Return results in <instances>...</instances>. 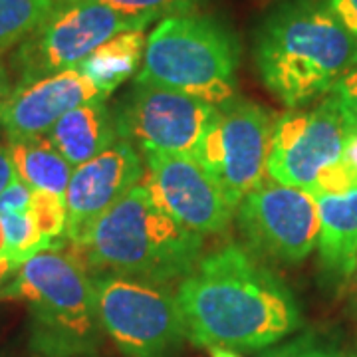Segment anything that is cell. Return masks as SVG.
I'll return each instance as SVG.
<instances>
[{
	"mask_svg": "<svg viewBox=\"0 0 357 357\" xmlns=\"http://www.w3.org/2000/svg\"><path fill=\"white\" fill-rule=\"evenodd\" d=\"M175 296L189 340L201 347L255 351L302 324L292 290L236 244L201 258Z\"/></svg>",
	"mask_w": 357,
	"mask_h": 357,
	"instance_id": "6da1fadb",
	"label": "cell"
},
{
	"mask_svg": "<svg viewBox=\"0 0 357 357\" xmlns=\"http://www.w3.org/2000/svg\"><path fill=\"white\" fill-rule=\"evenodd\" d=\"M255 62L268 91L298 109L356 72L357 36L332 0H282L256 32Z\"/></svg>",
	"mask_w": 357,
	"mask_h": 357,
	"instance_id": "7a4b0ae2",
	"label": "cell"
},
{
	"mask_svg": "<svg viewBox=\"0 0 357 357\" xmlns=\"http://www.w3.org/2000/svg\"><path fill=\"white\" fill-rule=\"evenodd\" d=\"M84 248L89 264L102 272L167 284L191 274L203 238L181 227L145 185H137L98 220Z\"/></svg>",
	"mask_w": 357,
	"mask_h": 357,
	"instance_id": "3957f363",
	"label": "cell"
},
{
	"mask_svg": "<svg viewBox=\"0 0 357 357\" xmlns=\"http://www.w3.org/2000/svg\"><path fill=\"white\" fill-rule=\"evenodd\" d=\"M0 296L28 304L32 347L40 356L91 357L102 347L93 280L62 250L50 246L26 258Z\"/></svg>",
	"mask_w": 357,
	"mask_h": 357,
	"instance_id": "277c9868",
	"label": "cell"
},
{
	"mask_svg": "<svg viewBox=\"0 0 357 357\" xmlns=\"http://www.w3.org/2000/svg\"><path fill=\"white\" fill-rule=\"evenodd\" d=\"M238 60V38L217 18L197 13L169 16L147 36L135 84L225 105L234 100Z\"/></svg>",
	"mask_w": 357,
	"mask_h": 357,
	"instance_id": "5b68a950",
	"label": "cell"
},
{
	"mask_svg": "<svg viewBox=\"0 0 357 357\" xmlns=\"http://www.w3.org/2000/svg\"><path fill=\"white\" fill-rule=\"evenodd\" d=\"M91 280L103 332L123 356H181L189 333L175 294L163 284L109 272Z\"/></svg>",
	"mask_w": 357,
	"mask_h": 357,
	"instance_id": "8992f818",
	"label": "cell"
},
{
	"mask_svg": "<svg viewBox=\"0 0 357 357\" xmlns=\"http://www.w3.org/2000/svg\"><path fill=\"white\" fill-rule=\"evenodd\" d=\"M149 24L145 18L117 13L96 0H66L18 44L14 66L20 82L72 70L103 42Z\"/></svg>",
	"mask_w": 357,
	"mask_h": 357,
	"instance_id": "52a82bcc",
	"label": "cell"
},
{
	"mask_svg": "<svg viewBox=\"0 0 357 357\" xmlns=\"http://www.w3.org/2000/svg\"><path fill=\"white\" fill-rule=\"evenodd\" d=\"M274 126L276 119L262 105L234 98L217 105L192 157L236 208L264 183Z\"/></svg>",
	"mask_w": 357,
	"mask_h": 357,
	"instance_id": "ba28073f",
	"label": "cell"
},
{
	"mask_svg": "<svg viewBox=\"0 0 357 357\" xmlns=\"http://www.w3.org/2000/svg\"><path fill=\"white\" fill-rule=\"evenodd\" d=\"M215 109L181 91L135 84L114 119L119 137L145 155L195 157Z\"/></svg>",
	"mask_w": 357,
	"mask_h": 357,
	"instance_id": "9c48e42d",
	"label": "cell"
},
{
	"mask_svg": "<svg viewBox=\"0 0 357 357\" xmlns=\"http://www.w3.org/2000/svg\"><path fill=\"white\" fill-rule=\"evenodd\" d=\"M347 123L332 96L310 109L276 119L266 173L274 183L316 191L326 171L344 159Z\"/></svg>",
	"mask_w": 357,
	"mask_h": 357,
	"instance_id": "30bf717a",
	"label": "cell"
},
{
	"mask_svg": "<svg viewBox=\"0 0 357 357\" xmlns=\"http://www.w3.org/2000/svg\"><path fill=\"white\" fill-rule=\"evenodd\" d=\"M236 215L248 244L272 260L302 262L318 244V204L304 189L264 181L241 201Z\"/></svg>",
	"mask_w": 357,
	"mask_h": 357,
	"instance_id": "8fae6325",
	"label": "cell"
},
{
	"mask_svg": "<svg viewBox=\"0 0 357 357\" xmlns=\"http://www.w3.org/2000/svg\"><path fill=\"white\" fill-rule=\"evenodd\" d=\"M143 183L153 201L195 234H217L229 227L236 206L192 157L145 155Z\"/></svg>",
	"mask_w": 357,
	"mask_h": 357,
	"instance_id": "7c38bea8",
	"label": "cell"
},
{
	"mask_svg": "<svg viewBox=\"0 0 357 357\" xmlns=\"http://www.w3.org/2000/svg\"><path fill=\"white\" fill-rule=\"evenodd\" d=\"M139 151L126 139L115 141L103 153L74 167L66 189V236L84 246L98 220L143 181Z\"/></svg>",
	"mask_w": 357,
	"mask_h": 357,
	"instance_id": "4fadbf2b",
	"label": "cell"
},
{
	"mask_svg": "<svg viewBox=\"0 0 357 357\" xmlns=\"http://www.w3.org/2000/svg\"><path fill=\"white\" fill-rule=\"evenodd\" d=\"M107 96L77 68L18 82L0 109V128L8 141L48 135L68 112Z\"/></svg>",
	"mask_w": 357,
	"mask_h": 357,
	"instance_id": "5bb4252c",
	"label": "cell"
},
{
	"mask_svg": "<svg viewBox=\"0 0 357 357\" xmlns=\"http://www.w3.org/2000/svg\"><path fill=\"white\" fill-rule=\"evenodd\" d=\"M318 204L319 268L333 290L349 288L357 266V187L340 195H314Z\"/></svg>",
	"mask_w": 357,
	"mask_h": 357,
	"instance_id": "9a60e30c",
	"label": "cell"
},
{
	"mask_svg": "<svg viewBox=\"0 0 357 357\" xmlns=\"http://www.w3.org/2000/svg\"><path fill=\"white\" fill-rule=\"evenodd\" d=\"M48 139L72 167L88 163L119 139L114 115L105 100L79 105L50 129Z\"/></svg>",
	"mask_w": 357,
	"mask_h": 357,
	"instance_id": "2e32d148",
	"label": "cell"
},
{
	"mask_svg": "<svg viewBox=\"0 0 357 357\" xmlns=\"http://www.w3.org/2000/svg\"><path fill=\"white\" fill-rule=\"evenodd\" d=\"M145 30H128L107 42L77 66V70L102 93L109 96L117 86L139 72L145 56Z\"/></svg>",
	"mask_w": 357,
	"mask_h": 357,
	"instance_id": "e0dca14e",
	"label": "cell"
},
{
	"mask_svg": "<svg viewBox=\"0 0 357 357\" xmlns=\"http://www.w3.org/2000/svg\"><path fill=\"white\" fill-rule=\"evenodd\" d=\"M8 153L18 178L32 191L66 195L74 167L52 145L48 135L8 141Z\"/></svg>",
	"mask_w": 357,
	"mask_h": 357,
	"instance_id": "ac0fdd59",
	"label": "cell"
},
{
	"mask_svg": "<svg viewBox=\"0 0 357 357\" xmlns=\"http://www.w3.org/2000/svg\"><path fill=\"white\" fill-rule=\"evenodd\" d=\"M66 0H0V52L30 36Z\"/></svg>",
	"mask_w": 357,
	"mask_h": 357,
	"instance_id": "d6986e66",
	"label": "cell"
},
{
	"mask_svg": "<svg viewBox=\"0 0 357 357\" xmlns=\"http://www.w3.org/2000/svg\"><path fill=\"white\" fill-rule=\"evenodd\" d=\"M2 229H4V241L6 250L4 258L13 260L14 264H22L26 258L34 256L44 248H50L52 244L42 238L34 218L28 213H8L2 215Z\"/></svg>",
	"mask_w": 357,
	"mask_h": 357,
	"instance_id": "ffe728a7",
	"label": "cell"
},
{
	"mask_svg": "<svg viewBox=\"0 0 357 357\" xmlns=\"http://www.w3.org/2000/svg\"><path fill=\"white\" fill-rule=\"evenodd\" d=\"M96 2H102L117 13L155 22L159 18L192 14L204 0H96Z\"/></svg>",
	"mask_w": 357,
	"mask_h": 357,
	"instance_id": "44dd1931",
	"label": "cell"
},
{
	"mask_svg": "<svg viewBox=\"0 0 357 357\" xmlns=\"http://www.w3.org/2000/svg\"><path fill=\"white\" fill-rule=\"evenodd\" d=\"M30 215L44 241H56L66 232V201L62 195L46 191H34Z\"/></svg>",
	"mask_w": 357,
	"mask_h": 357,
	"instance_id": "7402d4cb",
	"label": "cell"
},
{
	"mask_svg": "<svg viewBox=\"0 0 357 357\" xmlns=\"http://www.w3.org/2000/svg\"><path fill=\"white\" fill-rule=\"evenodd\" d=\"M330 96L340 105L347 128L357 123V70L344 77Z\"/></svg>",
	"mask_w": 357,
	"mask_h": 357,
	"instance_id": "603a6c76",
	"label": "cell"
},
{
	"mask_svg": "<svg viewBox=\"0 0 357 357\" xmlns=\"http://www.w3.org/2000/svg\"><path fill=\"white\" fill-rule=\"evenodd\" d=\"M32 195L34 191L20 178H16L0 195V217L8 213H28L32 204Z\"/></svg>",
	"mask_w": 357,
	"mask_h": 357,
	"instance_id": "cb8c5ba5",
	"label": "cell"
},
{
	"mask_svg": "<svg viewBox=\"0 0 357 357\" xmlns=\"http://www.w3.org/2000/svg\"><path fill=\"white\" fill-rule=\"evenodd\" d=\"M266 357H357V351L337 349V347H321V345L298 344L282 347L278 351H272Z\"/></svg>",
	"mask_w": 357,
	"mask_h": 357,
	"instance_id": "d4e9b609",
	"label": "cell"
},
{
	"mask_svg": "<svg viewBox=\"0 0 357 357\" xmlns=\"http://www.w3.org/2000/svg\"><path fill=\"white\" fill-rule=\"evenodd\" d=\"M332 6L344 24L357 36V0H332Z\"/></svg>",
	"mask_w": 357,
	"mask_h": 357,
	"instance_id": "484cf974",
	"label": "cell"
},
{
	"mask_svg": "<svg viewBox=\"0 0 357 357\" xmlns=\"http://www.w3.org/2000/svg\"><path fill=\"white\" fill-rule=\"evenodd\" d=\"M16 178H18V175H16V169H14L10 153H8V147L0 145V195L4 192L8 185H13Z\"/></svg>",
	"mask_w": 357,
	"mask_h": 357,
	"instance_id": "4316f807",
	"label": "cell"
},
{
	"mask_svg": "<svg viewBox=\"0 0 357 357\" xmlns=\"http://www.w3.org/2000/svg\"><path fill=\"white\" fill-rule=\"evenodd\" d=\"M344 161L356 175L357 187V133H347V139L344 145Z\"/></svg>",
	"mask_w": 357,
	"mask_h": 357,
	"instance_id": "83f0119b",
	"label": "cell"
},
{
	"mask_svg": "<svg viewBox=\"0 0 357 357\" xmlns=\"http://www.w3.org/2000/svg\"><path fill=\"white\" fill-rule=\"evenodd\" d=\"M347 290H349L347 292V314L354 321H357V276L351 280Z\"/></svg>",
	"mask_w": 357,
	"mask_h": 357,
	"instance_id": "f1b7e54d",
	"label": "cell"
},
{
	"mask_svg": "<svg viewBox=\"0 0 357 357\" xmlns=\"http://www.w3.org/2000/svg\"><path fill=\"white\" fill-rule=\"evenodd\" d=\"M10 79H8V72H6V68L2 64V60H0V109H2V105L6 102V98L10 96Z\"/></svg>",
	"mask_w": 357,
	"mask_h": 357,
	"instance_id": "f546056e",
	"label": "cell"
},
{
	"mask_svg": "<svg viewBox=\"0 0 357 357\" xmlns=\"http://www.w3.org/2000/svg\"><path fill=\"white\" fill-rule=\"evenodd\" d=\"M16 270H18V264H14L13 260L0 258V286H4V282L8 280Z\"/></svg>",
	"mask_w": 357,
	"mask_h": 357,
	"instance_id": "4dcf8cb0",
	"label": "cell"
},
{
	"mask_svg": "<svg viewBox=\"0 0 357 357\" xmlns=\"http://www.w3.org/2000/svg\"><path fill=\"white\" fill-rule=\"evenodd\" d=\"M208 354L211 357H241L236 351L227 349V347H208Z\"/></svg>",
	"mask_w": 357,
	"mask_h": 357,
	"instance_id": "1f68e13d",
	"label": "cell"
},
{
	"mask_svg": "<svg viewBox=\"0 0 357 357\" xmlns=\"http://www.w3.org/2000/svg\"><path fill=\"white\" fill-rule=\"evenodd\" d=\"M6 250V241H4V229H2V220H0V258H4Z\"/></svg>",
	"mask_w": 357,
	"mask_h": 357,
	"instance_id": "d6a6232c",
	"label": "cell"
},
{
	"mask_svg": "<svg viewBox=\"0 0 357 357\" xmlns=\"http://www.w3.org/2000/svg\"><path fill=\"white\" fill-rule=\"evenodd\" d=\"M347 133H357V123L349 126V128H347Z\"/></svg>",
	"mask_w": 357,
	"mask_h": 357,
	"instance_id": "836d02e7",
	"label": "cell"
},
{
	"mask_svg": "<svg viewBox=\"0 0 357 357\" xmlns=\"http://www.w3.org/2000/svg\"><path fill=\"white\" fill-rule=\"evenodd\" d=\"M356 276H357V266H356ZM356 276H354V278H356Z\"/></svg>",
	"mask_w": 357,
	"mask_h": 357,
	"instance_id": "e575fe53",
	"label": "cell"
}]
</instances>
